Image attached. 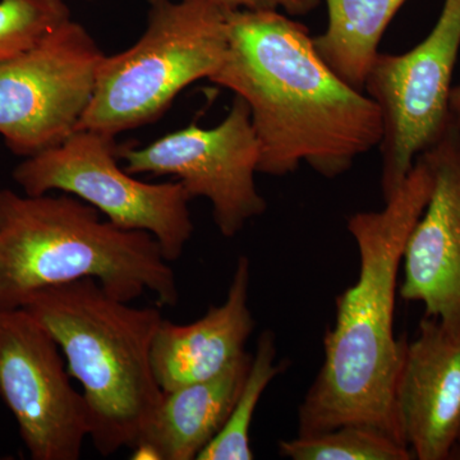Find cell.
I'll use <instances>...</instances> for the list:
<instances>
[{
	"instance_id": "6da1fadb",
	"label": "cell",
	"mask_w": 460,
	"mask_h": 460,
	"mask_svg": "<svg viewBox=\"0 0 460 460\" xmlns=\"http://www.w3.org/2000/svg\"><path fill=\"white\" fill-rule=\"evenodd\" d=\"M208 81L246 102L262 174L307 164L332 180L383 140L376 102L339 77L310 30L284 12L232 9L226 56Z\"/></svg>"
},
{
	"instance_id": "7a4b0ae2",
	"label": "cell",
	"mask_w": 460,
	"mask_h": 460,
	"mask_svg": "<svg viewBox=\"0 0 460 460\" xmlns=\"http://www.w3.org/2000/svg\"><path fill=\"white\" fill-rule=\"evenodd\" d=\"M431 190V172L417 157L385 208L348 219L358 278L335 301V323L323 337L325 359L298 408V435L363 425L407 445L395 408L405 345L394 334L395 302L405 244Z\"/></svg>"
},
{
	"instance_id": "3957f363",
	"label": "cell",
	"mask_w": 460,
	"mask_h": 460,
	"mask_svg": "<svg viewBox=\"0 0 460 460\" xmlns=\"http://www.w3.org/2000/svg\"><path fill=\"white\" fill-rule=\"evenodd\" d=\"M150 233L120 228L69 193L26 195L0 189V310L32 293L93 279L131 304L145 293L178 302L177 278Z\"/></svg>"
},
{
	"instance_id": "277c9868",
	"label": "cell",
	"mask_w": 460,
	"mask_h": 460,
	"mask_svg": "<svg viewBox=\"0 0 460 460\" xmlns=\"http://www.w3.org/2000/svg\"><path fill=\"white\" fill-rule=\"evenodd\" d=\"M21 308L48 330L83 385L96 450L132 449L163 395L151 365L160 311L132 307L93 279L38 290Z\"/></svg>"
},
{
	"instance_id": "5b68a950",
	"label": "cell",
	"mask_w": 460,
	"mask_h": 460,
	"mask_svg": "<svg viewBox=\"0 0 460 460\" xmlns=\"http://www.w3.org/2000/svg\"><path fill=\"white\" fill-rule=\"evenodd\" d=\"M232 9L224 0H150L138 41L102 59L77 129L115 137L159 119L181 91L222 65Z\"/></svg>"
},
{
	"instance_id": "8992f818",
	"label": "cell",
	"mask_w": 460,
	"mask_h": 460,
	"mask_svg": "<svg viewBox=\"0 0 460 460\" xmlns=\"http://www.w3.org/2000/svg\"><path fill=\"white\" fill-rule=\"evenodd\" d=\"M119 160L114 136L77 129L62 144L25 157L12 177L26 195L69 193L120 228L150 233L165 259L177 261L195 230L189 193L178 181L137 180Z\"/></svg>"
},
{
	"instance_id": "52a82bcc",
	"label": "cell",
	"mask_w": 460,
	"mask_h": 460,
	"mask_svg": "<svg viewBox=\"0 0 460 460\" xmlns=\"http://www.w3.org/2000/svg\"><path fill=\"white\" fill-rule=\"evenodd\" d=\"M460 50V0H444L434 29L402 54L378 53L365 93L383 118L381 190L387 199L410 174L417 157L453 122L450 95Z\"/></svg>"
},
{
	"instance_id": "ba28073f",
	"label": "cell",
	"mask_w": 460,
	"mask_h": 460,
	"mask_svg": "<svg viewBox=\"0 0 460 460\" xmlns=\"http://www.w3.org/2000/svg\"><path fill=\"white\" fill-rule=\"evenodd\" d=\"M104 57L89 31L71 18L31 49L0 63V136L5 146L25 159L77 131Z\"/></svg>"
},
{
	"instance_id": "9c48e42d",
	"label": "cell",
	"mask_w": 460,
	"mask_h": 460,
	"mask_svg": "<svg viewBox=\"0 0 460 460\" xmlns=\"http://www.w3.org/2000/svg\"><path fill=\"white\" fill-rule=\"evenodd\" d=\"M119 159L133 175H172L190 199H208L223 237H235L268 208L255 181L259 142L250 108L239 96L213 128L190 123L147 146L119 147Z\"/></svg>"
},
{
	"instance_id": "30bf717a",
	"label": "cell",
	"mask_w": 460,
	"mask_h": 460,
	"mask_svg": "<svg viewBox=\"0 0 460 460\" xmlns=\"http://www.w3.org/2000/svg\"><path fill=\"white\" fill-rule=\"evenodd\" d=\"M57 341L25 308L0 310V398L33 460H78L89 408Z\"/></svg>"
},
{
	"instance_id": "8fae6325",
	"label": "cell",
	"mask_w": 460,
	"mask_h": 460,
	"mask_svg": "<svg viewBox=\"0 0 460 460\" xmlns=\"http://www.w3.org/2000/svg\"><path fill=\"white\" fill-rule=\"evenodd\" d=\"M419 157L431 172L432 190L405 244L399 293L460 334V128L454 120Z\"/></svg>"
},
{
	"instance_id": "7c38bea8",
	"label": "cell",
	"mask_w": 460,
	"mask_h": 460,
	"mask_svg": "<svg viewBox=\"0 0 460 460\" xmlns=\"http://www.w3.org/2000/svg\"><path fill=\"white\" fill-rule=\"evenodd\" d=\"M395 408L414 459L453 458L460 435V334L436 317L425 314L417 338L405 341Z\"/></svg>"
},
{
	"instance_id": "4fadbf2b",
	"label": "cell",
	"mask_w": 460,
	"mask_h": 460,
	"mask_svg": "<svg viewBox=\"0 0 460 460\" xmlns=\"http://www.w3.org/2000/svg\"><path fill=\"white\" fill-rule=\"evenodd\" d=\"M250 278V260L241 256L222 305L186 325L163 319L151 348V365L162 392L217 376L247 353L255 329L248 305Z\"/></svg>"
},
{
	"instance_id": "5bb4252c",
	"label": "cell",
	"mask_w": 460,
	"mask_h": 460,
	"mask_svg": "<svg viewBox=\"0 0 460 460\" xmlns=\"http://www.w3.org/2000/svg\"><path fill=\"white\" fill-rule=\"evenodd\" d=\"M251 359L246 353L217 376L163 392L137 444L147 445L159 460H198L226 425Z\"/></svg>"
},
{
	"instance_id": "9a60e30c",
	"label": "cell",
	"mask_w": 460,
	"mask_h": 460,
	"mask_svg": "<svg viewBox=\"0 0 460 460\" xmlns=\"http://www.w3.org/2000/svg\"><path fill=\"white\" fill-rule=\"evenodd\" d=\"M328 9L325 31L314 36L326 65L356 89L365 81L387 26L407 0H323Z\"/></svg>"
},
{
	"instance_id": "2e32d148",
	"label": "cell",
	"mask_w": 460,
	"mask_h": 460,
	"mask_svg": "<svg viewBox=\"0 0 460 460\" xmlns=\"http://www.w3.org/2000/svg\"><path fill=\"white\" fill-rule=\"evenodd\" d=\"M274 332L265 330L257 339L246 380L234 407L217 438L199 454L198 460H252L250 429L260 399L272 380L286 371L287 361H277Z\"/></svg>"
},
{
	"instance_id": "e0dca14e",
	"label": "cell",
	"mask_w": 460,
	"mask_h": 460,
	"mask_svg": "<svg viewBox=\"0 0 460 460\" xmlns=\"http://www.w3.org/2000/svg\"><path fill=\"white\" fill-rule=\"evenodd\" d=\"M279 454L293 460H411L407 445L363 425H344L279 443Z\"/></svg>"
},
{
	"instance_id": "ac0fdd59",
	"label": "cell",
	"mask_w": 460,
	"mask_h": 460,
	"mask_svg": "<svg viewBox=\"0 0 460 460\" xmlns=\"http://www.w3.org/2000/svg\"><path fill=\"white\" fill-rule=\"evenodd\" d=\"M68 20L65 0H0V63L31 49Z\"/></svg>"
},
{
	"instance_id": "d6986e66",
	"label": "cell",
	"mask_w": 460,
	"mask_h": 460,
	"mask_svg": "<svg viewBox=\"0 0 460 460\" xmlns=\"http://www.w3.org/2000/svg\"><path fill=\"white\" fill-rule=\"evenodd\" d=\"M233 9H274L292 17L305 16L320 7L323 0H224Z\"/></svg>"
},
{
	"instance_id": "ffe728a7",
	"label": "cell",
	"mask_w": 460,
	"mask_h": 460,
	"mask_svg": "<svg viewBox=\"0 0 460 460\" xmlns=\"http://www.w3.org/2000/svg\"><path fill=\"white\" fill-rule=\"evenodd\" d=\"M450 113L454 123L460 128V84L453 87L452 95H450Z\"/></svg>"
},
{
	"instance_id": "44dd1931",
	"label": "cell",
	"mask_w": 460,
	"mask_h": 460,
	"mask_svg": "<svg viewBox=\"0 0 460 460\" xmlns=\"http://www.w3.org/2000/svg\"><path fill=\"white\" fill-rule=\"evenodd\" d=\"M456 453L460 454V435H459V438H458V444H456V450H454V454H456ZM454 454H453V456H454Z\"/></svg>"
}]
</instances>
